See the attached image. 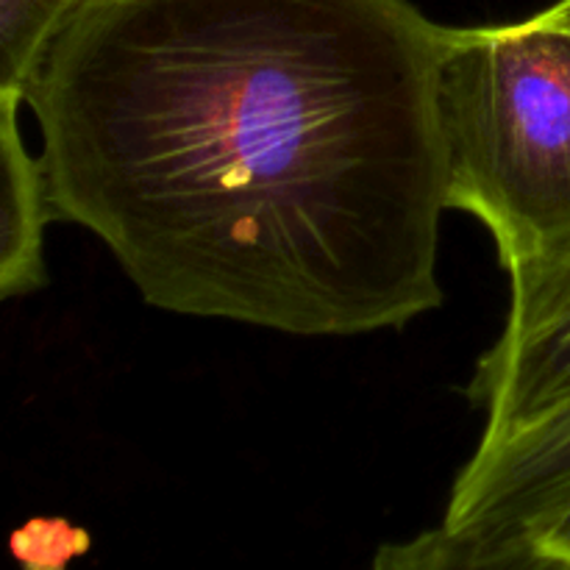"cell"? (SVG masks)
<instances>
[{
  "instance_id": "8",
  "label": "cell",
  "mask_w": 570,
  "mask_h": 570,
  "mask_svg": "<svg viewBox=\"0 0 570 570\" xmlns=\"http://www.w3.org/2000/svg\"><path fill=\"white\" fill-rule=\"evenodd\" d=\"M538 540H543L546 546H551V549L562 551V554L570 557V510L566 515L557 518L551 527H546L543 532L538 534Z\"/></svg>"
},
{
  "instance_id": "3",
  "label": "cell",
  "mask_w": 570,
  "mask_h": 570,
  "mask_svg": "<svg viewBox=\"0 0 570 570\" xmlns=\"http://www.w3.org/2000/svg\"><path fill=\"white\" fill-rule=\"evenodd\" d=\"M468 399L484 412L479 443L570 406V239L510 271L504 328L479 360Z\"/></svg>"
},
{
  "instance_id": "1",
  "label": "cell",
  "mask_w": 570,
  "mask_h": 570,
  "mask_svg": "<svg viewBox=\"0 0 570 570\" xmlns=\"http://www.w3.org/2000/svg\"><path fill=\"white\" fill-rule=\"evenodd\" d=\"M451 28L410 0H87L26 106L145 304L301 337L443 304Z\"/></svg>"
},
{
  "instance_id": "9",
  "label": "cell",
  "mask_w": 570,
  "mask_h": 570,
  "mask_svg": "<svg viewBox=\"0 0 570 570\" xmlns=\"http://www.w3.org/2000/svg\"><path fill=\"white\" fill-rule=\"evenodd\" d=\"M546 22H554V26L568 28L570 31V0H557L554 6H549L546 11H538Z\"/></svg>"
},
{
  "instance_id": "7",
  "label": "cell",
  "mask_w": 570,
  "mask_h": 570,
  "mask_svg": "<svg viewBox=\"0 0 570 570\" xmlns=\"http://www.w3.org/2000/svg\"><path fill=\"white\" fill-rule=\"evenodd\" d=\"M87 0H0V92L26 100L50 48Z\"/></svg>"
},
{
  "instance_id": "5",
  "label": "cell",
  "mask_w": 570,
  "mask_h": 570,
  "mask_svg": "<svg viewBox=\"0 0 570 570\" xmlns=\"http://www.w3.org/2000/svg\"><path fill=\"white\" fill-rule=\"evenodd\" d=\"M14 92H0V167H3V232H0V295L37 293L48 284L45 228L53 220L48 176L39 154L22 139L20 106Z\"/></svg>"
},
{
  "instance_id": "4",
  "label": "cell",
  "mask_w": 570,
  "mask_h": 570,
  "mask_svg": "<svg viewBox=\"0 0 570 570\" xmlns=\"http://www.w3.org/2000/svg\"><path fill=\"white\" fill-rule=\"evenodd\" d=\"M570 510V406L499 443H479L443 523L538 538Z\"/></svg>"
},
{
  "instance_id": "2",
  "label": "cell",
  "mask_w": 570,
  "mask_h": 570,
  "mask_svg": "<svg viewBox=\"0 0 570 570\" xmlns=\"http://www.w3.org/2000/svg\"><path fill=\"white\" fill-rule=\"evenodd\" d=\"M449 209L507 273L570 239V31L540 14L451 28L438 83Z\"/></svg>"
},
{
  "instance_id": "6",
  "label": "cell",
  "mask_w": 570,
  "mask_h": 570,
  "mask_svg": "<svg viewBox=\"0 0 570 570\" xmlns=\"http://www.w3.org/2000/svg\"><path fill=\"white\" fill-rule=\"evenodd\" d=\"M371 570H570V557L532 534L440 523L384 543Z\"/></svg>"
}]
</instances>
